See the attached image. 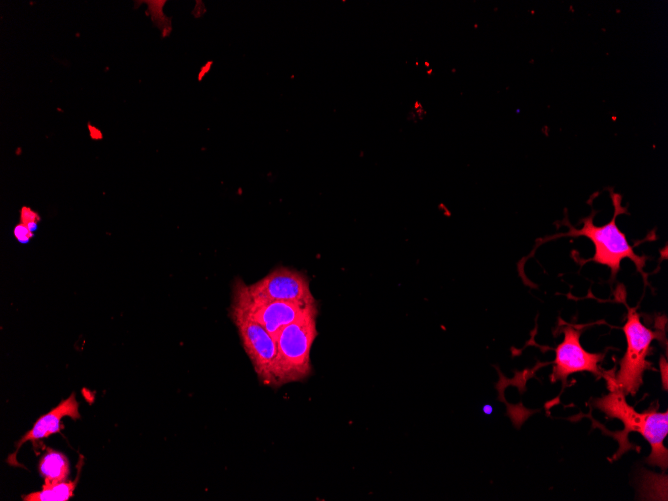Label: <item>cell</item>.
Masks as SVG:
<instances>
[{
  "label": "cell",
  "instance_id": "3",
  "mask_svg": "<svg viewBox=\"0 0 668 501\" xmlns=\"http://www.w3.org/2000/svg\"><path fill=\"white\" fill-rule=\"evenodd\" d=\"M611 199L614 206V214L608 223L596 226L593 222L596 212L593 210L588 217L582 220L581 228H574L569 225V231L562 235L572 237L584 236L590 239L595 247V253L591 261L609 267L612 278H615L620 269V263L625 258L630 259L635 264L637 270L644 274L643 267L646 257L634 252L633 247L627 241L626 235L616 224L617 216L626 211V207H623L621 203L622 196L611 192Z\"/></svg>",
  "mask_w": 668,
  "mask_h": 501
},
{
  "label": "cell",
  "instance_id": "8",
  "mask_svg": "<svg viewBox=\"0 0 668 501\" xmlns=\"http://www.w3.org/2000/svg\"><path fill=\"white\" fill-rule=\"evenodd\" d=\"M564 339L555 349V360L553 362L552 382L561 380L563 386L568 376L572 373L588 371L597 377L604 375L599 363L603 360V353H590L586 351L581 343V329L566 326L563 329Z\"/></svg>",
  "mask_w": 668,
  "mask_h": 501
},
{
  "label": "cell",
  "instance_id": "2",
  "mask_svg": "<svg viewBox=\"0 0 668 501\" xmlns=\"http://www.w3.org/2000/svg\"><path fill=\"white\" fill-rule=\"evenodd\" d=\"M318 312V306L314 307L280 331L276 339V378L279 387L303 381L312 374L310 354L318 336Z\"/></svg>",
  "mask_w": 668,
  "mask_h": 501
},
{
  "label": "cell",
  "instance_id": "6",
  "mask_svg": "<svg viewBox=\"0 0 668 501\" xmlns=\"http://www.w3.org/2000/svg\"><path fill=\"white\" fill-rule=\"evenodd\" d=\"M232 299L242 305L248 314L260 323L275 340L285 326L318 306L317 303L305 305L254 298L249 294L246 283L240 278H236L233 282Z\"/></svg>",
  "mask_w": 668,
  "mask_h": 501
},
{
  "label": "cell",
  "instance_id": "7",
  "mask_svg": "<svg viewBox=\"0 0 668 501\" xmlns=\"http://www.w3.org/2000/svg\"><path fill=\"white\" fill-rule=\"evenodd\" d=\"M247 287L249 294L258 299L305 305L317 303L306 274L285 266H277Z\"/></svg>",
  "mask_w": 668,
  "mask_h": 501
},
{
  "label": "cell",
  "instance_id": "9",
  "mask_svg": "<svg viewBox=\"0 0 668 501\" xmlns=\"http://www.w3.org/2000/svg\"><path fill=\"white\" fill-rule=\"evenodd\" d=\"M79 405L75 399V395L71 394L65 400H62L55 408L51 409L47 414L41 416L33 425L32 429L28 431L17 443L16 453L19 447L26 441L35 443L38 440L49 437L54 433H58L63 429L61 424L62 418L69 416L76 420L80 418Z\"/></svg>",
  "mask_w": 668,
  "mask_h": 501
},
{
  "label": "cell",
  "instance_id": "13",
  "mask_svg": "<svg viewBox=\"0 0 668 501\" xmlns=\"http://www.w3.org/2000/svg\"><path fill=\"white\" fill-rule=\"evenodd\" d=\"M40 216L39 214L32 210L30 207L23 206L20 210V222L27 225L30 223H39Z\"/></svg>",
  "mask_w": 668,
  "mask_h": 501
},
{
  "label": "cell",
  "instance_id": "10",
  "mask_svg": "<svg viewBox=\"0 0 668 501\" xmlns=\"http://www.w3.org/2000/svg\"><path fill=\"white\" fill-rule=\"evenodd\" d=\"M38 470L44 478L43 487H50L65 482L70 472L69 460L63 453L47 448L39 461Z\"/></svg>",
  "mask_w": 668,
  "mask_h": 501
},
{
  "label": "cell",
  "instance_id": "11",
  "mask_svg": "<svg viewBox=\"0 0 668 501\" xmlns=\"http://www.w3.org/2000/svg\"><path fill=\"white\" fill-rule=\"evenodd\" d=\"M79 474L74 481L61 482L59 484L42 487L41 491L23 495L24 501H67L73 496Z\"/></svg>",
  "mask_w": 668,
  "mask_h": 501
},
{
  "label": "cell",
  "instance_id": "14",
  "mask_svg": "<svg viewBox=\"0 0 668 501\" xmlns=\"http://www.w3.org/2000/svg\"><path fill=\"white\" fill-rule=\"evenodd\" d=\"M89 133L92 139L94 140H100L102 139L103 135L99 129L96 127L91 126L90 124L88 125Z\"/></svg>",
  "mask_w": 668,
  "mask_h": 501
},
{
  "label": "cell",
  "instance_id": "4",
  "mask_svg": "<svg viewBox=\"0 0 668 501\" xmlns=\"http://www.w3.org/2000/svg\"><path fill=\"white\" fill-rule=\"evenodd\" d=\"M623 332L627 348L620 361V368L616 374L605 372L604 377L609 390L618 389L625 396L635 395L643 382L644 371L651 369L647 356L651 342L658 337V333L643 325L636 310L630 308Z\"/></svg>",
  "mask_w": 668,
  "mask_h": 501
},
{
  "label": "cell",
  "instance_id": "1",
  "mask_svg": "<svg viewBox=\"0 0 668 501\" xmlns=\"http://www.w3.org/2000/svg\"><path fill=\"white\" fill-rule=\"evenodd\" d=\"M609 394L595 399L593 405L604 412L608 418L619 419L624 429L613 433L619 442V450L614 458H618L632 446L628 440L630 432L640 433L650 444L651 453L646 462L663 470L668 466V451L663 442L668 434V412H657L656 409L642 413L630 406L625 395L618 389L609 390Z\"/></svg>",
  "mask_w": 668,
  "mask_h": 501
},
{
  "label": "cell",
  "instance_id": "5",
  "mask_svg": "<svg viewBox=\"0 0 668 501\" xmlns=\"http://www.w3.org/2000/svg\"><path fill=\"white\" fill-rule=\"evenodd\" d=\"M229 316L237 328L243 349L260 382L279 388L276 378V340L234 299L230 305Z\"/></svg>",
  "mask_w": 668,
  "mask_h": 501
},
{
  "label": "cell",
  "instance_id": "12",
  "mask_svg": "<svg viewBox=\"0 0 668 501\" xmlns=\"http://www.w3.org/2000/svg\"><path fill=\"white\" fill-rule=\"evenodd\" d=\"M13 234L16 240L22 244L28 243L34 236V232L21 222L14 227Z\"/></svg>",
  "mask_w": 668,
  "mask_h": 501
}]
</instances>
